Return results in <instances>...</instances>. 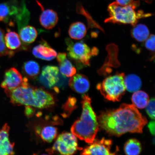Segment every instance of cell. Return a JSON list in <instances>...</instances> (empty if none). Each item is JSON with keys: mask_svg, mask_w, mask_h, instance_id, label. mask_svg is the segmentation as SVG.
<instances>
[{"mask_svg": "<svg viewBox=\"0 0 155 155\" xmlns=\"http://www.w3.org/2000/svg\"><path fill=\"white\" fill-rule=\"evenodd\" d=\"M10 128L5 124L0 130V155H14L15 143L11 142L9 139Z\"/></svg>", "mask_w": 155, "mask_h": 155, "instance_id": "obj_13", "label": "cell"}, {"mask_svg": "<svg viewBox=\"0 0 155 155\" xmlns=\"http://www.w3.org/2000/svg\"><path fill=\"white\" fill-rule=\"evenodd\" d=\"M82 150L79 147L76 137L73 134L63 132L58 137L53 147L48 150L50 154L59 152L61 155H74L77 151Z\"/></svg>", "mask_w": 155, "mask_h": 155, "instance_id": "obj_7", "label": "cell"}, {"mask_svg": "<svg viewBox=\"0 0 155 155\" xmlns=\"http://www.w3.org/2000/svg\"><path fill=\"white\" fill-rule=\"evenodd\" d=\"M131 100L133 104L139 109H143L146 107L150 101L148 95L141 91L135 92L132 96Z\"/></svg>", "mask_w": 155, "mask_h": 155, "instance_id": "obj_22", "label": "cell"}, {"mask_svg": "<svg viewBox=\"0 0 155 155\" xmlns=\"http://www.w3.org/2000/svg\"><path fill=\"white\" fill-rule=\"evenodd\" d=\"M145 46L147 49L151 52L155 51V36L153 34L150 35L148 38L145 40Z\"/></svg>", "mask_w": 155, "mask_h": 155, "instance_id": "obj_29", "label": "cell"}, {"mask_svg": "<svg viewBox=\"0 0 155 155\" xmlns=\"http://www.w3.org/2000/svg\"><path fill=\"white\" fill-rule=\"evenodd\" d=\"M5 93L14 105L42 109L39 89L31 86L27 78H24L20 86Z\"/></svg>", "mask_w": 155, "mask_h": 155, "instance_id": "obj_4", "label": "cell"}, {"mask_svg": "<svg viewBox=\"0 0 155 155\" xmlns=\"http://www.w3.org/2000/svg\"><path fill=\"white\" fill-rule=\"evenodd\" d=\"M22 4L19 5L16 0H11L0 3V22H3L11 25L12 20L15 18L21 11Z\"/></svg>", "mask_w": 155, "mask_h": 155, "instance_id": "obj_10", "label": "cell"}, {"mask_svg": "<svg viewBox=\"0 0 155 155\" xmlns=\"http://www.w3.org/2000/svg\"><path fill=\"white\" fill-rule=\"evenodd\" d=\"M155 122L151 121L148 124V127L151 134L153 135H155Z\"/></svg>", "mask_w": 155, "mask_h": 155, "instance_id": "obj_31", "label": "cell"}, {"mask_svg": "<svg viewBox=\"0 0 155 155\" xmlns=\"http://www.w3.org/2000/svg\"><path fill=\"white\" fill-rule=\"evenodd\" d=\"M37 133L43 141L50 143L57 137L58 129L54 126L48 125L45 126L40 129H38Z\"/></svg>", "mask_w": 155, "mask_h": 155, "instance_id": "obj_21", "label": "cell"}, {"mask_svg": "<svg viewBox=\"0 0 155 155\" xmlns=\"http://www.w3.org/2000/svg\"><path fill=\"white\" fill-rule=\"evenodd\" d=\"M19 30V37L24 43H32L37 38L38 32L34 27L25 26Z\"/></svg>", "mask_w": 155, "mask_h": 155, "instance_id": "obj_18", "label": "cell"}, {"mask_svg": "<svg viewBox=\"0 0 155 155\" xmlns=\"http://www.w3.org/2000/svg\"><path fill=\"white\" fill-rule=\"evenodd\" d=\"M35 57L46 61H51L57 57V53L45 41L35 46L32 50Z\"/></svg>", "mask_w": 155, "mask_h": 155, "instance_id": "obj_12", "label": "cell"}, {"mask_svg": "<svg viewBox=\"0 0 155 155\" xmlns=\"http://www.w3.org/2000/svg\"><path fill=\"white\" fill-rule=\"evenodd\" d=\"M65 41L68 56L78 65H90L91 58L98 55L97 48H91L84 42H74L68 38H66Z\"/></svg>", "mask_w": 155, "mask_h": 155, "instance_id": "obj_6", "label": "cell"}, {"mask_svg": "<svg viewBox=\"0 0 155 155\" xmlns=\"http://www.w3.org/2000/svg\"><path fill=\"white\" fill-rule=\"evenodd\" d=\"M147 114L151 119H154L155 118V99L152 98L146 106Z\"/></svg>", "mask_w": 155, "mask_h": 155, "instance_id": "obj_28", "label": "cell"}, {"mask_svg": "<svg viewBox=\"0 0 155 155\" xmlns=\"http://www.w3.org/2000/svg\"><path fill=\"white\" fill-rule=\"evenodd\" d=\"M77 100L74 97H69L65 104L63 106L64 111L66 114L65 116L71 114L76 107Z\"/></svg>", "mask_w": 155, "mask_h": 155, "instance_id": "obj_27", "label": "cell"}, {"mask_svg": "<svg viewBox=\"0 0 155 155\" xmlns=\"http://www.w3.org/2000/svg\"><path fill=\"white\" fill-rule=\"evenodd\" d=\"M19 35L14 31L9 30L5 36L6 46L8 50L15 52L18 50H26L28 49L27 46L23 45Z\"/></svg>", "mask_w": 155, "mask_h": 155, "instance_id": "obj_16", "label": "cell"}, {"mask_svg": "<svg viewBox=\"0 0 155 155\" xmlns=\"http://www.w3.org/2000/svg\"><path fill=\"white\" fill-rule=\"evenodd\" d=\"M5 32L0 28V57L8 56L9 58L14 55L15 52L8 49L6 46L5 40Z\"/></svg>", "mask_w": 155, "mask_h": 155, "instance_id": "obj_26", "label": "cell"}, {"mask_svg": "<svg viewBox=\"0 0 155 155\" xmlns=\"http://www.w3.org/2000/svg\"><path fill=\"white\" fill-rule=\"evenodd\" d=\"M40 67L36 61H30L26 62L23 65L22 70L24 74L31 79L37 77L40 73Z\"/></svg>", "mask_w": 155, "mask_h": 155, "instance_id": "obj_24", "label": "cell"}, {"mask_svg": "<svg viewBox=\"0 0 155 155\" xmlns=\"http://www.w3.org/2000/svg\"><path fill=\"white\" fill-rule=\"evenodd\" d=\"M112 145L110 139H96L83 149L81 155H118L117 152H112Z\"/></svg>", "mask_w": 155, "mask_h": 155, "instance_id": "obj_9", "label": "cell"}, {"mask_svg": "<svg viewBox=\"0 0 155 155\" xmlns=\"http://www.w3.org/2000/svg\"><path fill=\"white\" fill-rule=\"evenodd\" d=\"M134 1V0H116V2L122 6H126L131 4Z\"/></svg>", "mask_w": 155, "mask_h": 155, "instance_id": "obj_30", "label": "cell"}, {"mask_svg": "<svg viewBox=\"0 0 155 155\" xmlns=\"http://www.w3.org/2000/svg\"><path fill=\"white\" fill-rule=\"evenodd\" d=\"M97 119L102 129L116 137L127 133H142L148 122L133 104H125L117 109L101 112Z\"/></svg>", "mask_w": 155, "mask_h": 155, "instance_id": "obj_1", "label": "cell"}, {"mask_svg": "<svg viewBox=\"0 0 155 155\" xmlns=\"http://www.w3.org/2000/svg\"><path fill=\"white\" fill-rule=\"evenodd\" d=\"M125 75L117 73L107 77L102 82L97 85V88L104 98L113 102L119 101L125 94Z\"/></svg>", "mask_w": 155, "mask_h": 155, "instance_id": "obj_5", "label": "cell"}, {"mask_svg": "<svg viewBox=\"0 0 155 155\" xmlns=\"http://www.w3.org/2000/svg\"><path fill=\"white\" fill-rule=\"evenodd\" d=\"M57 60L59 67V70L64 76L70 77L76 74V68L68 59L65 53H59L57 55Z\"/></svg>", "mask_w": 155, "mask_h": 155, "instance_id": "obj_17", "label": "cell"}, {"mask_svg": "<svg viewBox=\"0 0 155 155\" xmlns=\"http://www.w3.org/2000/svg\"><path fill=\"white\" fill-rule=\"evenodd\" d=\"M24 78L22 74L15 68H10L6 71L1 87L5 92L13 90L22 84Z\"/></svg>", "mask_w": 155, "mask_h": 155, "instance_id": "obj_11", "label": "cell"}, {"mask_svg": "<svg viewBox=\"0 0 155 155\" xmlns=\"http://www.w3.org/2000/svg\"><path fill=\"white\" fill-rule=\"evenodd\" d=\"M41 155H52L51 154H42Z\"/></svg>", "mask_w": 155, "mask_h": 155, "instance_id": "obj_33", "label": "cell"}, {"mask_svg": "<svg viewBox=\"0 0 155 155\" xmlns=\"http://www.w3.org/2000/svg\"><path fill=\"white\" fill-rule=\"evenodd\" d=\"M60 76L59 68L55 66L47 65L42 68L38 81L46 88L53 89L56 92H58L59 90L57 86Z\"/></svg>", "mask_w": 155, "mask_h": 155, "instance_id": "obj_8", "label": "cell"}, {"mask_svg": "<svg viewBox=\"0 0 155 155\" xmlns=\"http://www.w3.org/2000/svg\"><path fill=\"white\" fill-rule=\"evenodd\" d=\"M91 104V100L90 97L84 95L82 101V114L80 119L74 122L71 128L73 135L89 144L94 140L100 127Z\"/></svg>", "mask_w": 155, "mask_h": 155, "instance_id": "obj_2", "label": "cell"}, {"mask_svg": "<svg viewBox=\"0 0 155 155\" xmlns=\"http://www.w3.org/2000/svg\"><path fill=\"white\" fill-rule=\"evenodd\" d=\"M36 2L42 11L39 18L41 25L45 28L48 30L53 29L58 22V17L57 13L52 9H45L39 2Z\"/></svg>", "mask_w": 155, "mask_h": 155, "instance_id": "obj_15", "label": "cell"}, {"mask_svg": "<svg viewBox=\"0 0 155 155\" xmlns=\"http://www.w3.org/2000/svg\"><path fill=\"white\" fill-rule=\"evenodd\" d=\"M141 143L135 139H129L125 143L124 150L126 155H139L141 151Z\"/></svg>", "mask_w": 155, "mask_h": 155, "instance_id": "obj_25", "label": "cell"}, {"mask_svg": "<svg viewBox=\"0 0 155 155\" xmlns=\"http://www.w3.org/2000/svg\"><path fill=\"white\" fill-rule=\"evenodd\" d=\"M70 88L75 92L79 94L87 92L90 87L89 79L85 75L81 74H75L71 77L69 81Z\"/></svg>", "mask_w": 155, "mask_h": 155, "instance_id": "obj_14", "label": "cell"}, {"mask_svg": "<svg viewBox=\"0 0 155 155\" xmlns=\"http://www.w3.org/2000/svg\"><path fill=\"white\" fill-rule=\"evenodd\" d=\"M131 33L132 38L139 42L145 41L150 35L148 27L143 24L135 25L132 29Z\"/></svg>", "mask_w": 155, "mask_h": 155, "instance_id": "obj_20", "label": "cell"}, {"mask_svg": "<svg viewBox=\"0 0 155 155\" xmlns=\"http://www.w3.org/2000/svg\"><path fill=\"white\" fill-rule=\"evenodd\" d=\"M87 32L85 25L80 22L72 23L69 27L68 33L73 39L80 40L84 37Z\"/></svg>", "mask_w": 155, "mask_h": 155, "instance_id": "obj_19", "label": "cell"}, {"mask_svg": "<svg viewBox=\"0 0 155 155\" xmlns=\"http://www.w3.org/2000/svg\"><path fill=\"white\" fill-rule=\"evenodd\" d=\"M139 1H134L131 4L126 6L120 5L114 2L108 5L107 11L109 17L104 22L112 24H130L134 26L139 19L150 17V13H145L142 10L135 11L140 5Z\"/></svg>", "mask_w": 155, "mask_h": 155, "instance_id": "obj_3", "label": "cell"}, {"mask_svg": "<svg viewBox=\"0 0 155 155\" xmlns=\"http://www.w3.org/2000/svg\"><path fill=\"white\" fill-rule=\"evenodd\" d=\"M124 84L126 90L130 92H135L141 88L142 83L140 78L136 75L131 74L125 76Z\"/></svg>", "mask_w": 155, "mask_h": 155, "instance_id": "obj_23", "label": "cell"}, {"mask_svg": "<svg viewBox=\"0 0 155 155\" xmlns=\"http://www.w3.org/2000/svg\"><path fill=\"white\" fill-rule=\"evenodd\" d=\"M142 1L145 2L147 3L150 4L152 3L154 0H142Z\"/></svg>", "mask_w": 155, "mask_h": 155, "instance_id": "obj_32", "label": "cell"}]
</instances>
